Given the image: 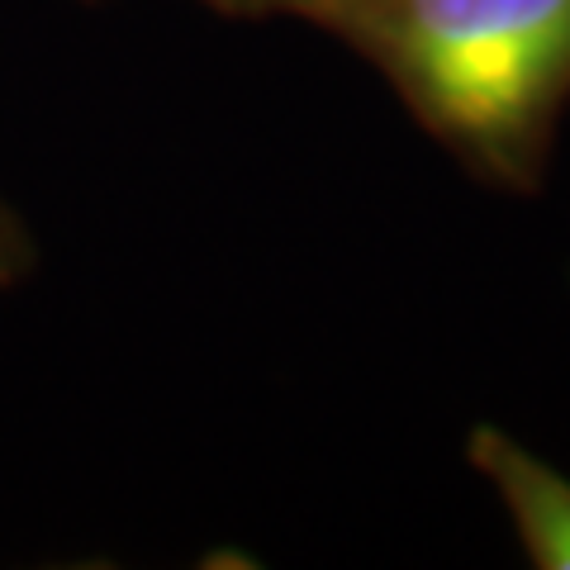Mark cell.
Listing matches in <instances>:
<instances>
[{
	"label": "cell",
	"instance_id": "3",
	"mask_svg": "<svg viewBox=\"0 0 570 570\" xmlns=\"http://www.w3.org/2000/svg\"><path fill=\"white\" fill-rule=\"evenodd\" d=\"M29 266H33V238L20 214L0 200V291L20 285L29 276Z\"/></svg>",
	"mask_w": 570,
	"mask_h": 570
},
{
	"label": "cell",
	"instance_id": "1",
	"mask_svg": "<svg viewBox=\"0 0 570 570\" xmlns=\"http://www.w3.org/2000/svg\"><path fill=\"white\" fill-rule=\"evenodd\" d=\"M299 20L376 67L471 176L542 186L570 105V0H309Z\"/></svg>",
	"mask_w": 570,
	"mask_h": 570
},
{
	"label": "cell",
	"instance_id": "4",
	"mask_svg": "<svg viewBox=\"0 0 570 570\" xmlns=\"http://www.w3.org/2000/svg\"><path fill=\"white\" fill-rule=\"evenodd\" d=\"M195 6H209L214 14H228V20H272V14L299 20V10L309 0H195Z\"/></svg>",
	"mask_w": 570,
	"mask_h": 570
},
{
	"label": "cell",
	"instance_id": "2",
	"mask_svg": "<svg viewBox=\"0 0 570 570\" xmlns=\"http://www.w3.org/2000/svg\"><path fill=\"white\" fill-rule=\"evenodd\" d=\"M466 461L499 494L528 561L538 570H570V475L494 423L471 428Z\"/></svg>",
	"mask_w": 570,
	"mask_h": 570
}]
</instances>
